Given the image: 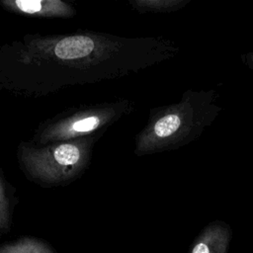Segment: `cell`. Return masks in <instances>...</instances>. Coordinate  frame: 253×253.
Instances as JSON below:
<instances>
[{"label":"cell","instance_id":"obj_5","mask_svg":"<svg viewBox=\"0 0 253 253\" xmlns=\"http://www.w3.org/2000/svg\"><path fill=\"white\" fill-rule=\"evenodd\" d=\"M55 161L63 166L73 165L80 158V151L74 144H61L57 146L53 152Z\"/></svg>","mask_w":253,"mask_h":253},{"label":"cell","instance_id":"obj_1","mask_svg":"<svg viewBox=\"0 0 253 253\" xmlns=\"http://www.w3.org/2000/svg\"><path fill=\"white\" fill-rule=\"evenodd\" d=\"M221 112L215 90H187L177 104L169 107L151 127L156 144L179 148L198 139Z\"/></svg>","mask_w":253,"mask_h":253},{"label":"cell","instance_id":"obj_7","mask_svg":"<svg viewBox=\"0 0 253 253\" xmlns=\"http://www.w3.org/2000/svg\"><path fill=\"white\" fill-rule=\"evenodd\" d=\"M15 3L17 5V7L21 11H23L25 13H28V14H35V13L41 11L42 10V6L43 4V2L37 1V0H35V1L18 0Z\"/></svg>","mask_w":253,"mask_h":253},{"label":"cell","instance_id":"obj_8","mask_svg":"<svg viewBox=\"0 0 253 253\" xmlns=\"http://www.w3.org/2000/svg\"><path fill=\"white\" fill-rule=\"evenodd\" d=\"M243 58H244L245 64L248 66V68H249V69L252 71V73H253V51L244 54V55H243Z\"/></svg>","mask_w":253,"mask_h":253},{"label":"cell","instance_id":"obj_3","mask_svg":"<svg viewBox=\"0 0 253 253\" xmlns=\"http://www.w3.org/2000/svg\"><path fill=\"white\" fill-rule=\"evenodd\" d=\"M94 49L92 39L84 36H74L62 39L54 46V53L61 59L84 57Z\"/></svg>","mask_w":253,"mask_h":253},{"label":"cell","instance_id":"obj_4","mask_svg":"<svg viewBox=\"0 0 253 253\" xmlns=\"http://www.w3.org/2000/svg\"><path fill=\"white\" fill-rule=\"evenodd\" d=\"M0 253H53V251L39 240L24 238L14 243L0 246Z\"/></svg>","mask_w":253,"mask_h":253},{"label":"cell","instance_id":"obj_6","mask_svg":"<svg viewBox=\"0 0 253 253\" xmlns=\"http://www.w3.org/2000/svg\"><path fill=\"white\" fill-rule=\"evenodd\" d=\"M100 121L98 118L96 117H89V118H85L82 120H79L77 122H75L73 124L72 128L75 131L78 132H85V131H90L94 128L97 127V126L99 125Z\"/></svg>","mask_w":253,"mask_h":253},{"label":"cell","instance_id":"obj_2","mask_svg":"<svg viewBox=\"0 0 253 253\" xmlns=\"http://www.w3.org/2000/svg\"><path fill=\"white\" fill-rule=\"evenodd\" d=\"M231 239V229L223 221L209 223L197 236L191 253H227Z\"/></svg>","mask_w":253,"mask_h":253}]
</instances>
